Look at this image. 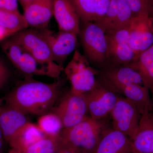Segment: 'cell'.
<instances>
[{
  "instance_id": "cell-26",
  "label": "cell",
  "mask_w": 153,
  "mask_h": 153,
  "mask_svg": "<svg viewBox=\"0 0 153 153\" xmlns=\"http://www.w3.org/2000/svg\"><path fill=\"white\" fill-rule=\"evenodd\" d=\"M38 126L47 135H58L63 128L60 118L53 112L42 115L38 120Z\"/></svg>"
},
{
  "instance_id": "cell-38",
  "label": "cell",
  "mask_w": 153,
  "mask_h": 153,
  "mask_svg": "<svg viewBox=\"0 0 153 153\" xmlns=\"http://www.w3.org/2000/svg\"><path fill=\"white\" fill-rule=\"evenodd\" d=\"M132 153H136L133 152Z\"/></svg>"
},
{
  "instance_id": "cell-35",
  "label": "cell",
  "mask_w": 153,
  "mask_h": 153,
  "mask_svg": "<svg viewBox=\"0 0 153 153\" xmlns=\"http://www.w3.org/2000/svg\"><path fill=\"white\" fill-rule=\"evenodd\" d=\"M76 153H88L86 152H83V151H77Z\"/></svg>"
},
{
  "instance_id": "cell-16",
  "label": "cell",
  "mask_w": 153,
  "mask_h": 153,
  "mask_svg": "<svg viewBox=\"0 0 153 153\" xmlns=\"http://www.w3.org/2000/svg\"><path fill=\"white\" fill-rule=\"evenodd\" d=\"M131 140L113 129H105L94 153H132Z\"/></svg>"
},
{
  "instance_id": "cell-12",
  "label": "cell",
  "mask_w": 153,
  "mask_h": 153,
  "mask_svg": "<svg viewBox=\"0 0 153 153\" xmlns=\"http://www.w3.org/2000/svg\"><path fill=\"white\" fill-rule=\"evenodd\" d=\"M27 115L5 104L0 107V127L9 146L20 130L30 122Z\"/></svg>"
},
{
  "instance_id": "cell-29",
  "label": "cell",
  "mask_w": 153,
  "mask_h": 153,
  "mask_svg": "<svg viewBox=\"0 0 153 153\" xmlns=\"http://www.w3.org/2000/svg\"><path fill=\"white\" fill-rule=\"evenodd\" d=\"M18 0H0V9L19 11Z\"/></svg>"
},
{
  "instance_id": "cell-6",
  "label": "cell",
  "mask_w": 153,
  "mask_h": 153,
  "mask_svg": "<svg viewBox=\"0 0 153 153\" xmlns=\"http://www.w3.org/2000/svg\"><path fill=\"white\" fill-rule=\"evenodd\" d=\"M63 71L71 84V89L85 94L94 87L99 71L92 67L84 55L75 50Z\"/></svg>"
},
{
  "instance_id": "cell-11",
  "label": "cell",
  "mask_w": 153,
  "mask_h": 153,
  "mask_svg": "<svg viewBox=\"0 0 153 153\" xmlns=\"http://www.w3.org/2000/svg\"><path fill=\"white\" fill-rule=\"evenodd\" d=\"M23 9L29 27L44 30L54 16V0H36Z\"/></svg>"
},
{
  "instance_id": "cell-5",
  "label": "cell",
  "mask_w": 153,
  "mask_h": 153,
  "mask_svg": "<svg viewBox=\"0 0 153 153\" xmlns=\"http://www.w3.org/2000/svg\"><path fill=\"white\" fill-rule=\"evenodd\" d=\"M119 91L100 73L94 87L84 94L90 116L100 120L110 113L118 99Z\"/></svg>"
},
{
  "instance_id": "cell-36",
  "label": "cell",
  "mask_w": 153,
  "mask_h": 153,
  "mask_svg": "<svg viewBox=\"0 0 153 153\" xmlns=\"http://www.w3.org/2000/svg\"><path fill=\"white\" fill-rule=\"evenodd\" d=\"M152 91H153V101H152V104H153V89H152Z\"/></svg>"
},
{
  "instance_id": "cell-20",
  "label": "cell",
  "mask_w": 153,
  "mask_h": 153,
  "mask_svg": "<svg viewBox=\"0 0 153 153\" xmlns=\"http://www.w3.org/2000/svg\"><path fill=\"white\" fill-rule=\"evenodd\" d=\"M137 70L142 78L143 85L149 89L153 88V44L137 55L128 64Z\"/></svg>"
},
{
  "instance_id": "cell-27",
  "label": "cell",
  "mask_w": 153,
  "mask_h": 153,
  "mask_svg": "<svg viewBox=\"0 0 153 153\" xmlns=\"http://www.w3.org/2000/svg\"><path fill=\"white\" fill-rule=\"evenodd\" d=\"M130 22L123 27L105 32L108 46L128 44L130 32Z\"/></svg>"
},
{
  "instance_id": "cell-9",
  "label": "cell",
  "mask_w": 153,
  "mask_h": 153,
  "mask_svg": "<svg viewBox=\"0 0 153 153\" xmlns=\"http://www.w3.org/2000/svg\"><path fill=\"white\" fill-rule=\"evenodd\" d=\"M114 128L132 139L136 133L142 114L134 103L120 97L110 113Z\"/></svg>"
},
{
  "instance_id": "cell-34",
  "label": "cell",
  "mask_w": 153,
  "mask_h": 153,
  "mask_svg": "<svg viewBox=\"0 0 153 153\" xmlns=\"http://www.w3.org/2000/svg\"><path fill=\"white\" fill-rule=\"evenodd\" d=\"M4 102V100H3V98H0V107L3 105Z\"/></svg>"
},
{
  "instance_id": "cell-24",
  "label": "cell",
  "mask_w": 153,
  "mask_h": 153,
  "mask_svg": "<svg viewBox=\"0 0 153 153\" xmlns=\"http://www.w3.org/2000/svg\"><path fill=\"white\" fill-rule=\"evenodd\" d=\"M108 49L109 66L128 65L136 56L128 44L111 45Z\"/></svg>"
},
{
  "instance_id": "cell-21",
  "label": "cell",
  "mask_w": 153,
  "mask_h": 153,
  "mask_svg": "<svg viewBox=\"0 0 153 153\" xmlns=\"http://www.w3.org/2000/svg\"><path fill=\"white\" fill-rule=\"evenodd\" d=\"M149 89L143 85L132 84L123 88L120 92L123 94L126 98L134 103L142 114L145 111H152L153 109Z\"/></svg>"
},
{
  "instance_id": "cell-3",
  "label": "cell",
  "mask_w": 153,
  "mask_h": 153,
  "mask_svg": "<svg viewBox=\"0 0 153 153\" xmlns=\"http://www.w3.org/2000/svg\"><path fill=\"white\" fill-rule=\"evenodd\" d=\"M82 24L78 36L83 55L91 66L102 71L109 66L105 32L96 23L82 22Z\"/></svg>"
},
{
  "instance_id": "cell-28",
  "label": "cell",
  "mask_w": 153,
  "mask_h": 153,
  "mask_svg": "<svg viewBox=\"0 0 153 153\" xmlns=\"http://www.w3.org/2000/svg\"><path fill=\"white\" fill-rule=\"evenodd\" d=\"M11 76L10 71L4 61L0 58V91L8 82Z\"/></svg>"
},
{
  "instance_id": "cell-18",
  "label": "cell",
  "mask_w": 153,
  "mask_h": 153,
  "mask_svg": "<svg viewBox=\"0 0 153 153\" xmlns=\"http://www.w3.org/2000/svg\"><path fill=\"white\" fill-rule=\"evenodd\" d=\"M54 16L60 31L72 32L78 36L80 20L71 0H54Z\"/></svg>"
},
{
  "instance_id": "cell-31",
  "label": "cell",
  "mask_w": 153,
  "mask_h": 153,
  "mask_svg": "<svg viewBox=\"0 0 153 153\" xmlns=\"http://www.w3.org/2000/svg\"><path fill=\"white\" fill-rule=\"evenodd\" d=\"M14 35L12 32L0 26V41H4L8 37Z\"/></svg>"
},
{
  "instance_id": "cell-17",
  "label": "cell",
  "mask_w": 153,
  "mask_h": 153,
  "mask_svg": "<svg viewBox=\"0 0 153 153\" xmlns=\"http://www.w3.org/2000/svg\"><path fill=\"white\" fill-rule=\"evenodd\" d=\"M131 140L133 152L153 153V113L145 111L140 121L138 128Z\"/></svg>"
},
{
  "instance_id": "cell-13",
  "label": "cell",
  "mask_w": 153,
  "mask_h": 153,
  "mask_svg": "<svg viewBox=\"0 0 153 153\" xmlns=\"http://www.w3.org/2000/svg\"><path fill=\"white\" fill-rule=\"evenodd\" d=\"M53 60L58 65L63 66L67 57L75 50L77 45V35L72 32L59 31L57 36H53L47 30Z\"/></svg>"
},
{
  "instance_id": "cell-33",
  "label": "cell",
  "mask_w": 153,
  "mask_h": 153,
  "mask_svg": "<svg viewBox=\"0 0 153 153\" xmlns=\"http://www.w3.org/2000/svg\"><path fill=\"white\" fill-rule=\"evenodd\" d=\"M8 153H25L24 152H19V151L15 150L12 149H10L9 150Z\"/></svg>"
},
{
  "instance_id": "cell-8",
  "label": "cell",
  "mask_w": 153,
  "mask_h": 153,
  "mask_svg": "<svg viewBox=\"0 0 153 153\" xmlns=\"http://www.w3.org/2000/svg\"><path fill=\"white\" fill-rule=\"evenodd\" d=\"M10 37L41 62H54L47 29L27 28Z\"/></svg>"
},
{
  "instance_id": "cell-23",
  "label": "cell",
  "mask_w": 153,
  "mask_h": 153,
  "mask_svg": "<svg viewBox=\"0 0 153 153\" xmlns=\"http://www.w3.org/2000/svg\"><path fill=\"white\" fill-rule=\"evenodd\" d=\"M0 26L10 31L14 35L29 27L24 15L19 11L2 9H0Z\"/></svg>"
},
{
  "instance_id": "cell-2",
  "label": "cell",
  "mask_w": 153,
  "mask_h": 153,
  "mask_svg": "<svg viewBox=\"0 0 153 153\" xmlns=\"http://www.w3.org/2000/svg\"><path fill=\"white\" fill-rule=\"evenodd\" d=\"M1 47L13 66L25 76H45L57 79L63 71L64 67L55 62L44 63L38 60L11 38L4 40Z\"/></svg>"
},
{
  "instance_id": "cell-1",
  "label": "cell",
  "mask_w": 153,
  "mask_h": 153,
  "mask_svg": "<svg viewBox=\"0 0 153 153\" xmlns=\"http://www.w3.org/2000/svg\"><path fill=\"white\" fill-rule=\"evenodd\" d=\"M64 86V81L59 78L52 83H46L26 75L3 98L6 105L25 114L41 116L50 112L56 105L66 92Z\"/></svg>"
},
{
  "instance_id": "cell-19",
  "label": "cell",
  "mask_w": 153,
  "mask_h": 153,
  "mask_svg": "<svg viewBox=\"0 0 153 153\" xmlns=\"http://www.w3.org/2000/svg\"><path fill=\"white\" fill-rule=\"evenodd\" d=\"M82 23H97L104 16L111 0H71Z\"/></svg>"
},
{
  "instance_id": "cell-10",
  "label": "cell",
  "mask_w": 153,
  "mask_h": 153,
  "mask_svg": "<svg viewBox=\"0 0 153 153\" xmlns=\"http://www.w3.org/2000/svg\"><path fill=\"white\" fill-rule=\"evenodd\" d=\"M153 23L149 16H136L130 22L128 45L136 56L153 44Z\"/></svg>"
},
{
  "instance_id": "cell-4",
  "label": "cell",
  "mask_w": 153,
  "mask_h": 153,
  "mask_svg": "<svg viewBox=\"0 0 153 153\" xmlns=\"http://www.w3.org/2000/svg\"><path fill=\"white\" fill-rule=\"evenodd\" d=\"M105 129L100 120L88 116L76 125L63 128L60 136L62 141L76 151L94 153Z\"/></svg>"
},
{
  "instance_id": "cell-7",
  "label": "cell",
  "mask_w": 153,
  "mask_h": 153,
  "mask_svg": "<svg viewBox=\"0 0 153 153\" xmlns=\"http://www.w3.org/2000/svg\"><path fill=\"white\" fill-rule=\"evenodd\" d=\"M56 105L53 113L60 118L63 128L76 125L88 116L85 96L71 89L63 94Z\"/></svg>"
},
{
  "instance_id": "cell-37",
  "label": "cell",
  "mask_w": 153,
  "mask_h": 153,
  "mask_svg": "<svg viewBox=\"0 0 153 153\" xmlns=\"http://www.w3.org/2000/svg\"></svg>"
},
{
  "instance_id": "cell-32",
  "label": "cell",
  "mask_w": 153,
  "mask_h": 153,
  "mask_svg": "<svg viewBox=\"0 0 153 153\" xmlns=\"http://www.w3.org/2000/svg\"><path fill=\"white\" fill-rule=\"evenodd\" d=\"M18 1L21 4V5L23 7L35 1L36 0H18Z\"/></svg>"
},
{
  "instance_id": "cell-25",
  "label": "cell",
  "mask_w": 153,
  "mask_h": 153,
  "mask_svg": "<svg viewBox=\"0 0 153 153\" xmlns=\"http://www.w3.org/2000/svg\"><path fill=\"white\" fill-rule=\"evenodd\" d=\"M61 143L60 135H47L38 140L22 152L25 153H54Z\"/></svg>"
},
{
  "instance_id": "cell-14",
  "label": "cell",
  "mask_w": 153,
  "mask_h": 153,
  "mask_svg": "<svg viewBox=\"0 0 153 153\" xmlns=\"http://www.w3.org/2000/svg\"><path fill=\"white\" fill-rule=\"evenodd\" d=\"M134 16L132 11L122 0H111L104 16L96 24L106 32L125 26Z\"/></svg>"
},
{
  "instance_id": "cell-22",
  "label": "cell",
  "mask_w": 153,
  "mask_h": 153,
  "mask_svg": "<svg viewBox=\"0 0 153 153\" xmlns=\"http://www.w3.org/2000/svg\"><path fill=\"white\" fill-rule=\"evenodd\" d=\"M46 135L38 126L29 122L20 130L9 146L12 149L23 152L28 146Z\"/></svg>"
},
{
  "instance_id": "cell-15",
  "label": "cell",
  "mask_w": 153,
  "mask_h": 153,
  "mask_svg": "<svg viewBox=\"0 0 153 153\" xmlns=\"http://www.w3.org/2000/svg\"><path fill=\"white\" fill-rule=\"evenodd\" d=\"M101 71L102 76L120 92L123 88L130 84L144 85L139 73L129 65L110 66Z\"/></svg>"
},
{
  "instance_id": "cell-30",
  "label": "cell",
  "mask_w": 153,
  "mask_h": 153,
  "mask_svg": "<svg viewBox=\"0 0 153 153\" xmlns=\"http://www.w3.org/2000/svg\"><path fill=\"white\" fill-rule=\"evenodd\" d=\"M76 152L73 147L61 140L60 146L54 153H76Z\"/></svg>"
}]
</instances>
